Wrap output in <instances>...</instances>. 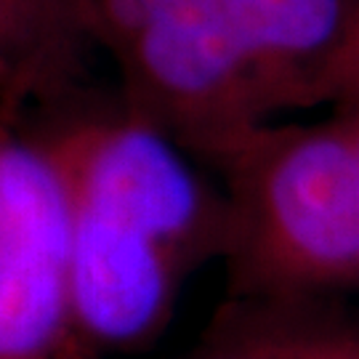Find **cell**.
<instances>
[{"label":"cell","mask_w":359,"mask_h":359,"mask_svg":"<svg viewBox=\"0 0 359 359\" xmlns=\"http://www.w3.org/2000/svg\"><path fill=\"white\" fill-rule=\"evenodd\" d=\"M38 139L69 200L72 338L93 348L142 346L163 330L187 274L226 256L229 197L128 104L69 115Z\"/></svg>","instance_id":"cell-1"},{"label":"cell","mask_w":359,"mask_h":359,"mask_svg":"<svg viewBox=\"0 0 359 359\" xmlns=\"http://www.w3.org/2000/svg\"><path fill=\"white\" fill-rule=\"evenodd\" d=\"M274 126L221 168L234 293L314 301L359 287V109Z\"/></svg>","instance_id":"cell-2"},{"label":"cell","mask_w":359,"mask_h":359,"mask_svg":"<svg viewBox=\"0 0 359 359\" xmlns=\"http://www.w3.org/2000/svg\"><path fill=\"white\" fill-rule=\"evenodd\" d=\"M90 46L115 59L126 104L189 154L224 168L274 128L237 0H72Z\"/></svg>","instance_id":"cell-3"},{"label":"cell","mask_w":359,"mask_h":359,"mask_svg":"<svg viewBox=\"0 0 359 359\" xmlns=\"http://www.w3.org/2000/svg\"><path fill=\"white\" fill-rule=\"evenodd\" d=\"M69 341L65 179L46 144L0 109V359H56Z\"/></svg>","instance_id":"cell-4"},{"label":"cell","mask_w":359,"mask_h":359,"mask_svg":"<svg viewBox=\"0 0 359 359\" xmlns=\"http://www.w3.org/2000/svg\"><path fill=\"white\" fill-rule=\"evenodd\" d=\"M271 126L285 112L320 107L322 80L357 0H237Z\"/></svg>","instance_id":"cell-5"},{"label":"cell","mask_w":359,"mask_h":359,"mask_svg":"<svg viewBox=\"0 0 359 359\" xmlns=\"http://www.w3.org/2000/svg\"><path fill=\"white\" fill-rule=\"evenodd\" d=\"M192 359H359V322L314 301L243 298Z\"/></svg>","instance_id":"cell-6"},{"label":"cell","mask_w":359,"mask_h":359,"mask_svg":"<svg viewBox=\"0 0 359 359\" xmlns=\"http://www.w3.org/2000/svg\"><path fill=\"white\" fill-rule=\"evenodd\" d=\"M322 104H330L333 109H359V0L322 80Z\"/></svg>","instance_id":"cell-7"},{"label":"cell","mask_w":359,"mask_h":359,"mask_svg":"<svg viewBox=\"0 0 359 359\" xmlns=\"http://www.w3.org/2000/svg\"><path fill=\"white\" fill-rule=\"evenodd\" d=\"M0 77H3V93H6V88H8V72H6V65L0 62ZM3 99V96H0Z\"/></svg>","instance_id":"cell-8"},{"label":"cell","mask_w":359,"mask_h":359,"mask_svg":"<svg viewBox=\"0 0 359 359\" xmlns=\"http://www.w3.org/2000/svg\"><path fill=\"white\" fill-rule=\"evenodd\" d=\"M0 96H3V77H0Z\"/></svg>","instance_id":"cell-9"}]
</instances>
